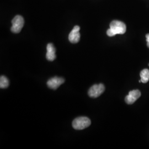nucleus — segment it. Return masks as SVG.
<instances>
[{"instance_id":"f257e3e1","label":"nucleus","mask_w":149,"mask_h":149,"mask_svg":"<svg viewBox=\"0 0 149 149\" xmlns=\"http://www.w3.org/2000/svg\"><path fill=\"white\" fill-rule=\"evenodd\" d=\"M127 30V27L124 23L117 20H114L111 23L110 28L107 31V34L109 37H114L117 34H123Z\"/></svg>"},{"instance_id":"f03ea898","label":"nucleus","mask_w":149,"mask_h":149,"mask_svg":"<svg viewBox=\"0 0 149 149\" xmlns=\"http://www.w3.org/2000/svg\"><path fill=\"white\" fill-rule=\"evenodd\" d=\"M91 124L88 118L81 117L76 118L72 122V127L76 130H83L88 127Z\"/></svg>"},{"instance_id":"7ed1b4c3","label":"nucleus","mask_w":149,"mask_h":149,"mask_svg":"<svg viewBox=\"0 0 149 149\" xmlns=\"http://www.w3.org/2000/svg\"><path fill=\"white\" fill-rule=\"evenodd\" d=\"M12 26L11 30L14 33H18L21 31L22 28L24 24V21L21 16L17 15L12 21Z\"/></svg>"},{"instance_id":"20e7f679","label":"nucleus","mask_w":149,"mask_h":149,"mask_svg":"<svg viewBox=\"0 0 149 149\" xmlns=\"http://www.w3.org/2000/svg\"><path fill=\"white\" fill-rule=\"evenodd\" d=\"M105 91L104 85L100 84L99 85L92 86L88 92V95L92 98H97L101 96Z\"/></svg>"},{"instance_id":"39448f33","label":"nucleus","mask_w":149,"mask_h":149,"mask_svg":"<svg viewBox=\"0 0 149 149\" xmlns=\"http://www.w3.org/2000/svg\"><path fill=\"white\" fill-rule=\"evenodd\" d=\"M141 96V92L138 90H134L129 92L126 96L125 101L128 104H132Z\"/></svg>"},{"instance_id":"423d86ee","label":"nucleus","mask_w":149,"mask_h":149,"mask_svg":"<svg viewBox=\"0 0 149 149\" xmlns=\"http://www.w3.org/2000/svg\"><path fill=\"white\" fill-rule=\"evenodd\" d=\"M64 82L65 80L63 78L55 76L53 78H52L51 79L48 80L47 85L48 87L51 89L56 90L60 86L64 83Z\"/></svg>"},{"instance_id":"0eeeda50","label":"nucleus","mask_w":149,"mask_h":149,"mask_svg":"<svg viewBox=\"0 0 149 149\" xmlns=\"http://www.w3.org/2000/svg\"><path fill=\"white\" fill-rule=\"evenodd\" d=\"M80 27L79 26H74L71 32L70 33L69 40L71 43H77L80 39Z\"/></svg>"},{"instance_id":"6e6552de","label":"nucleus","mask_w":149,"mask_h":149,"mask_svg":"<svg viewBox=\"0 0 149 149\" xmlns=\"http://www.w3.org/2000/svg\"><path fill=\"white\" fill-rule=\"evenodd\" d=\"M47 53L46 54V58L49 61H53L56 58V49L54 47L53 44L52 43H49L47 47Z\"/></svg>"},{"instance_id":"1a4fd4ad","label":"nucleus","mask_w":149,"mask_h":149,"mask_svg":"<svg viewBox=\"0 0 149 149\" xmlns=\"http://www.w3.org/2000/svg\"><path fill=\"white\" fill-rule=\"evenodd\" d=\"M140 77H141V82L146 84L149 81V70L145 69L143 70L140 72Z\"/></svg>"},{"instance_id":"9d476101","label":"nucleus","mask_w":149,"mask_h":149,"mask_svg":"<svg viewBox=\"0 0 149 149\" xmlns=\"http://www.w3.org/2000/svg\"><path fill=\"white\" fill-rule=\"evenodd\" d=\"M9 86V81L5 76H1L0 77L1 88H6Z\"/></svg>"},{"instance_id":"9b49d317","label":"nucleus","mask_w":149,"mask_h":149,"mask_svg":"<svg viewBox=\"0 0 149 149\" xmlns=\"http://www.w3.org/2000/svg\"><path fill=\"white\" fill-rule=\"evenodd\" d=\"M146 42H147V46L149 48V33L146 35Z\"/></svg>"},{"instance_id":"f8f14e48","label":"nucleus","mask_w":149,"mask_h":149,"mask_svg":"<svg viewBox=\"0 0 149 149\" xmlns=\"http://www.w3.org/2000/svg\"></svg>"}]
</instances>
